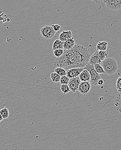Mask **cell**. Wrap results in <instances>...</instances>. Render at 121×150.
<instances>
[{"label": "cell", "instance_id": "603a6c76", "mask_svg": "<svg viewBox=\"0 0 121 150\" xmlns=\"http://www.w3.org/2000/svg\"><path fill=\"white\" fill-rule=\"evenodd\" d=\"M64 50H61V49L54 51V55L57 58H59L63 55L64 53Z\"/></svg>", "mask_w": 121, "mask_h": 150}, {"label": "cell", "instance_id": "d6986e66", "mask_svg": "<svg viewBox=\"0 0 121 150\" xmlns=\"http://www.w3.org/2000/svg\"><path fill=\"white\" fill-rule=\"evenodd\" d=\"M94 67L96 71L99 74H106L105 72L100 64H94Z\"/></svg>", "mask_w": 121, "mask_h": 150}, {"label": "cell", "instance_id": "7c38bea8", "mask_svg": "<svg viewBox=\"0 0 121 150\" xmlns=\"http://www.w3.org/2000/svg\"><path fill=\"white\" fill-rule=\"evenodd\" d=\"M114 105L116 110L121 115V93H118L115 98Z\"/></svg>", "mask_w": 121, "mask_h": 150}, {"label": "cell", "instance_id": "6da1fadb", "mask_svg": "<svg viewBox=\"0 0 121 150\" xmlns=\"http://www.w3.org/2000/svg\"><path fill=\"white\" fill-rule=\"evenodd\" d=\"M91 56L89 50L83 45H76L71 50L64 51L63 55L56 59L54 65L67 71L83 68L88 63Z\"/></svg>", "mask_w": 121, "mask_h": 150}, {"label": "cell", "instance_id": "e0dca14e", "mask_svg": "<svg viewBox=\"0 0 121 150\" xmlns=\"http://www.w3.org/2000/svg\"><path fill=\"white\" fill-rule=\"evenodd\" d=\"M98 56H99V59L101 60V61H102L108 58L109 53L106 51H100L98 53Z\"/></svg>", "mask_w": 121, "mask_h": 150}, {"label": "cell", "instance_id": "4316f807", "mask_svg": "<svg viewBox=\"0 0 121 150\" xmlns=\"http://www.w3.org/2000/svg\"><path fill=\"white\" fill-rule=\"evenodd\" d=\"M3 120V118H2V116L1 115V113H0V122L1 121Z\"/></svg>", "mask_w": 121, "mask_h": 150}, {"label": "cell", "instance_id": "7402d4cb", "mask_svg": "<svg viewBox=\"0 0 121 150\" xmlns=\"http://www.w3.org/2000/svg\"><path fill=\"white\" fill-rule=\"evenodd\" d=\"M60 90H61V91L65 94L68 93L70 91V89L69 88L68 85H66V84L61 85Z\"/></svg>", "mask_w": 121, "mask_h": 150}, {"label": "cell", "instance_id": "2e32d148", "mask_svg": "<svg viewBox=\"0 0 121 150\" xmlns=\"http://www.w3.org/2000/svg\"><path fill=\"white\" fill-rule=\"evenodd\" d=\"M0 113L3 119H8L9 116V111L6 107H4L0 110Z\"/></svg>", "mask_w": 121, "mask_h": 150}, {"label": "cell", "instance_id": "9a60e30c", "mask_svg": "<svg viewBox=\"0 0 121 150\" xmlns=\"http://www.w3.org/2000/svg\"><path fill=\"white\" fill-rule=\"evenodd\" d=\"M63 44L64 42L59 40H56L53 43L52 49L53 51L57 50H63Z\"/></svg>", "mask_w": 121, "mask_h": 150}, {"label": "cell", "instance_id": "7a4b0ae2", "mask_svg": "<svg viewBox=\"0 0 121 150\" xmlns=\"http://www.w3.org/2000/svg\"><path fill=\"white\" fill-rule=\"evenodd\" d=\"M100 64L105 72L106 74L108 75L114 74L118 69V62L114 58H107L101 61Z\"/></svg>", "mask_w": 121, "mask_h": 150}, {"label": "cell", "instance_id": "277c9868", "mask_svg": "<svg viewBox=\"0 0 121 150\" xmlns=\"http://www.w3.org/2000/svg\"><path fill=\"white\" fill-rule=\"evenodd\" d=\"M41 34L43 38L46 40L52 39L55 35L56 32L51 26H45L40 30Z\"/></svg>", "mask_w": 121, "mask_h": 150}, {"label": "cell", "instance_id": "ba28073f", "mask_svg": "<svg viewBox=\"0 0 121 150\" xmlns=\"http://www.w3.org/2000/svg\"><path fill=\"white\" fill-rule=\"evenodd\" d=\"M83 70V68H75V69H71L66 71V76L69 79L76 78V77H78L79 74Z\"/></svg>", "mask_w": 121, "mask_h": 150}, {"label": "cell", "instance_id": "5bb4252c", "mask_svg": "<svg viewBox=\"0 0 121 150\" xmlns=\"http://www.w3.org/2000/svg\"><path fill=\"white\" fill-rule=\"evenodd\" d=\"M108 48V43L106 42H99L96 46L97 51H106Z\"/></svg>", "mask_w": 121, "mask_h": 150}, {"label": "cell", "instance_id": "8992f818", "mask_svg": "<svg viewBox=\"0 0 121 150\" xmlns=\"http://www.w3.org/2000/svg\"><path fill=\"white\" fill-rule=\"evenodd\" d=\"M81 82V81L78 77L70 79L68 84L70 91L73 93L77 91Z\"/></svg>", "mask_w": 121, "mask_h": 150}, {"label": "cell", "instance_id": "ac0fdd59", "mask_svg": "<svg viewBox=\"0 0 121 150\" xmlns=\"http://www.w3.org/2000/svg\"><path fill=\"white\" fill-rule=\"evenodd\" d=\"M50 77L52 82L58 83L59 82L61 76H59V74L53 72L50 74Z\"/></svg>", "mask_w": 121, "mask_h": 150}, {"label": "cell", "instance_id": "ffe728a7", "mask_svg": "<svg viewBox=\"0 0 121 150\" xmlns=\"http://www.w3.org/2000/svg\"><path fill=\"white\" fill-rule=\"evenodd\" d=\"M55 73L57 74L61 77V76H66V71L64 69H63V68L58 67V68L55 69Z\"/></svg>", "mask_w": 121, "mask_h": 150}, {"label": "cell", "instance_id": "5b68a950", "mask_svg": "<svg viewBox=\"0 0 121 150\" xmlns=\"http://www.w3.org/2000/svg\"><path fill=\"white\" fill-rule=\"evenodd\" d=\"M103 2L110 10L116 11L121 8V0H104Z\"/></svg>", "mask_w": 121, "mask_h": 150}, {"label": "cell", "instance_id": "3957f363", "mask_svg": "<svg viewBox=\"0 0 121 150\" xmlns=\"http://www.w3.org/2000/svg\"><path fill=\"white\" fill-rule=\"evenodd\" d=\"M83 70H86L89 72L91 76L90 83L94 86L98 85L97 83L99 80L101 79V75L97 73L94 69V65L87 64L85 67L83 68Z\"/></svg>", "mask_w": 121, "mask_h": 150}, {"label": "cell", "instance_id": "52a82bcc", "mask_svg": "<svg viewBox=\"0 0 121 150\" xmlns=\"http://www.w3.org/2000/svg\"><path fill=\"white\" fill-rule=\"evenodd\" d=\"M92 85L90 82H81L79 84L78 91L82 95L86 96L91 90Z\"/></svg>", "mask_w": 121, "mask_h": 150}, {"label": "cell", "instance_id": "30bf717a", "mask_svg": "<svg viewBox=\"0 0 121 150\" xmlns=\"http://www.w3.org/2000/svg\"><path fill=\"white\" fill-rule=\"evenodd\" d=\"M98 53H99V51H95V52L90 57L88 64L93 65L96 64H101V61L99 59Z\"/></svg>", "mask_w": 121, "mask_h": 150}, {"label": "cell", "instance_id": "44dd1931", "mask_svg": "<svg viewBox=\"0 0 121 150\" xmlns=\"http://www.w3.org/2000/svg\"><path fill=\"white\" fill-rule=\"evenodd\" d=\"M69 79H69L66 76H61V77H60L59 82H60L61 85H63V84L68 85Z\"/></svg>", "mask_w": 121, "mask_h": 150}, {"label": "cell", "instance_id": "4fadbf2b", "mask_svg": "<svg viewBox=\"0 0 121 150\" xmlns=\"http://www.w3.org/2000/svg\"><path fill=\"white\" fill-rule=\"evenodd\" d=\"M75 41L73 38L68 40L64 42L63 44V50H71L75 45Z\"/></svg>", "mask_w": 121, "mask_h": 150}, {"label": "cell", "instance_id": "484cf974", "mask_svg": "<svg viewBox=\"0 0 121 150\" xmlns=\"http://www.w3.org/2000/svg\"><path fill=\"white\" fill-rule=\"evenodd\" d=\"M104 80L101 79L98 81V83H97V84L99 85H102L104 84Z\"/></svg>", "mask_w": 121, "mask_h": 150}, {"label": "cell", "instance_id": "d4e9b609", "mask_svg": "<svg viewBox=\"0 0 121 150\" xmlns=\"http://www.w3.org/2000/svg\"><path fill=\"white\" fill-rule=\"evenodd\" d=\"M51 27H53V29H54V30H55L56 32L59 31L61 28V26H59V25H58V24H53V25L51 26Z\"/></svg>", "mask_w": 121, "mask_h": 150}, {"label": "cell", "instance_id": "8fae6325", "mask_svg": "<svg viewBox=\"0 0 121 150\" xmlns=\"http://www.w3.org/2000/svg\"><path fill=\"white\" fill-rule=\"evenodd\" d=\"M81 82H90L91 76L89 72L84 69L78 76Z\"/></svg>", "mask_w": 121, "mask_h": 150}, {"label": "cell", "instance_id": "cb8c5ba5", "mask_svg": "<svg viewBox=\"0 0 121 150\" xmlns=\"http://www.w3.org/2000/svg\"><path fill=\"white\" fill-rule=\"evenodd\" d=\"M116 88L118 90V93H121V76L117 79L116 81Z\"/></svg>", "mask_w": 121, "mask_h": 150}, {"label": "cell", "instance_id": "9c48e42d", "mask_svg": "<svg viewBox=\"0 0 121 150\" xmlns=\"http://www.w3.org/2000/svg\"><path fill=\"white\" fill-rule=\"evenodd\" d=\"M59 40L64 42L73 38V34L71 31H63L59 36Z\"/></svg>", "mask_w": 121, "mask_h": 150}]
</instances>
